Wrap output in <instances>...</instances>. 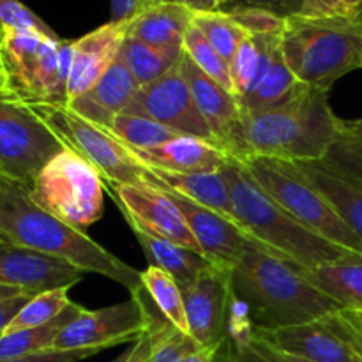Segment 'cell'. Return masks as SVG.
I'll return each instance as SVG.
<instances>
[{"label":"cell","mask_w":362,"mask_h":362,"mask_svg":"<svg viewBox=\"0 0 362 362\" xmlns=\"http://www.w3.org/2000/svg\"><path fill=\"white\" fill-rule=\"evenodd\" d=\"M23 293H30V292H25L21 288H14V286H4L0 285V303L7 299H13L16 296H23Z\"/></svg>","instance_id":"48"},{"label":"cell","mask_w":362,"mask_h":362,"mask_svg":"<svg viewBox=\"0 0 362 362\" xmlns=\"http://www.w3.org/2000/svg\"><path fill=\"white\" fill-rule=\"evenodd\" d=\"M85 272L62 258L0 239V285L30 293L71 288Z\"/></svg>","instance_id":"16"},{"label":"cell","mask_w":362,"mask_h":362,"mask_svg":"<svg viewBox=\"0 0 362 362\" xmlns=\"http://www.w3.org/2000/svg\"><path fill=\"white\" fill-rule=\"evenodd\" d=\"M214 2H216V7H218V11H219L226 2H228V0H214Z\"/></svg>","instance_id":"53"},{"label":"cell","mask_w":362,"mask_h":362,"mask_svg":"<svg viewBox=\"0 0 362 362\" xmlns=\"http://www.w3.org/2000/svg\"><path fill=\"white\" fill-rule=\"evenodd\" d=\"M122 113L147 117L184 136L200 138L209 144L218 145L194 103L193 92L180 66V59L161 78L144 87H138Z\"/></svg>","instance_id":"13"},{"label":"cell","mask_w":362,"mask_h":362,"mask_svg":"<svg viewBox=\"0 0 362 362\" xmlns=\"http://www.w3.org/2000/svg\"><path fill=\"white\" fill-rule=\"evenodd\" d=\"M283 2L286 4V7H288L290 13H292V14L299 13L300 6H303V0H283Z\"/></svg>","instance_id":"50"},{"label":"cell","mask_w":362,"mask_h":362,"mask_svg":"<svg viewBox=\"0 0 362 362\" xmlns=\"http://www.w3.org/2000/svg\"><path fill=\"white\" fill-rule=\"evenodd\" d=\"M299 271L339 306L362 313V255L350 253L315 269L299 267Z\"/></svg>","instance_id":"26"},{"label":"cell","mask_w":362,"mask_h":362,"mask_svg":"<svg viewBox=\"0 0 362 362\" xmlns=\"http://www.w3.org/2000/svg\"><path fill=\"white\" fill-rule=\"evenodd\" d=\"M156 2H170V0H140V9L144 6H148V4H156ZM138 9V11H140Z\"/></svg>","instance_id":"52"},{"label":"cell","mask_w":362,"mask_h":362,"mask_svg":"<svg viewBox=\"0 0 362 362\" xmlns=\"http://www.w3.org/2000/svg\"><path fill=\"white\" fill-rule=\"evenodd\" d=\"M193 23L200 28L202 34L216 48V52L228 64L232 62V59L235 57L237 49L243 45L244 39L250 35L223 11L194 13Z\"/></svg>","instance_id":"34"},{"label":"cell","mask_w":362,"mask_h":362,"mask_svg":"<svg viewBox=\"0 0 362 362\" xmlns=\"http://www.w3.org/2000/svg\"><path fill=\"white\" fill-rule=\"evenodd\" d=\"M186 362H235V345L228 334L211 346H200Z\"/></svg>","instance_id":"41"},{"label":"cell","mask_w":362,"mask_h":362,"mask_svg":"<svg viewBox=\"0 0 362 362\" xmlns=\"http://www.w3.org/2000/svg\"><path fill=\"white\" fill-rule=\"evenodd\" d=\"M170 2L180 4V6L187 7L193 13H211V11H218L214 0H170Z\"/></svg>","instance_id":"47"},{"label":"cell","mask_w":362,"mask_h":362,"mask_svg":"<svg viewBox=\"0 0 362 362\" xmlns=\"http://www.w3.org/2000/svg\"><path fill=\"white\" fill-rule=\"evenodd\" d=\"M322 161L362 182V119L341 120V127Z\"/></svg>","instance_id":"33"},{"label":"cell","mask_w":362,"mask_h":362,"mask_svg":"<svg viewBox=\"0 0 362 362\" xmlns=\"http://www.w3.org/2000/svg\"><path fill=\"white\" fill-rule=\"evenodd\" d=\"M66 151L59 136L23 103L0 95V173L30 186L42 168Z\"/></svg>","instance_id":"11"},{"label":"cell","mask_w":362,"mask_h":362,"mask_svg":"<svg viewBox=\"0 0 362 362\" xmlns=\"http://www.w3.org/2000/svg\"><path fill=\"white\" fill-rule=\"evenodd\" d=\"M73 41L0 27V95L34 105H67Z\"/></svg>","instance_id":"6"},{"label":"cell","mask_w":362,"mask_h":362,"mask_svg":"<svg viewBox=\"0 0 362 362\" xmlns=\"http://www.w3.org/2000/svg\"><path fill=\"white\" fill-rule=\"evenodd\" d=\"M106 186L113 193L124 219H131L161 239L202 253L200 244L191 233L186 219L175 204L166 197L165 191L151 186H120V184H106Z\"/></svg>","instance_id":"15"},{"label":"cell","mask_w":362,"mask_h":362,"mask_svg":"<svg viewBox=\"0 0 362 362\" xmlns=\"http://www.w3.org/2000/svg\"><path fill=\"white\" fill-rule=\"evenodd\" d=\"M101 350L95 349H81V350H42V352L28 354V356L18 357V359L7 361V362H80L88 357L95 356Z\"/></svg>","instance_id":"40"},{"label":"cell","mask_w":362,"mask_h":362,"mask_svg":"<svg viewBox=\"0 0 362 362\" xmlns=\"http://www.w3.org/2000/svg\"><path fill=\"white\" fill-rule=\"evenodd\" d=\"M129 359H131V349L127 350V352L120 354V356L117 357V359H113L112 362H129Z\"/></svg>","instance_id":"51"},{"label":"cell","mask_w":362,"mask_h":362,"mask_svg":"<svg viewBox=\"0 0 362 362\" xmlns=\"http://www.w3.org/2000/svg\"><path fill=\"white\" fill-rule=\"evenodd\" d=\"M303 87L304 85H300L292 74V71L288 69L281 48L278 46L274 57H272L271 66H269L265 76L262 78L260 85L247 98H244L239 105L243 112L272 108V106H278L292 99Z\"/></svg>","instance_id":"29"},{"label":"cell","mask_w":362,"mask_h":362,"mask_svg":"<svg viewBox=\"0 0 362 362\" xmlns=\"http://www.w3.org/2000/svg\"><path fill=\"white\" fill-rule=\"evenodd\" d=\"M110 133L122 141L127 148H145L159 147V145L172 141L175 138L184 136L156 120L147 119L141 115H133V113H119L113 117L112 124L108 127Z\"/></svg>","instance_id":"32"},{"label":"cell","mask_w":362,"mask_h":362,"mask_svg":"<svg viewBox=\"0 0 362 362\" xmlns=\"http://www.w3.org/2000/svg\"><path fill=\"white\" fill-rule=\"evenodd\" d=\"M35 293H23V296H16L13 299H7L0 303V338L6 334L7 327L11 325V322L14 320L18 313L23 310L25 304L34 297Z\"/></svg>","instance_id":"44"},{"label":"cell","mask_w":362,"mask_h":362,"mask_svg":"<svg viewBox=\"0 0 362 362\" xmlns=\"http://www.w3.org/2000/svg\"><path fill=\"white\" fill-rule=\"evenodd\" d=\"M194 13L177 2L144 6L126 23V35L159 49L184 52V37Z\"/></svg>","instance_id":"22"},{"label":"cell","mask_w":362,"mask_h":362,"mask_svg":"<svg viewBox=\"0 0 362 362\" xmlns=\"http://www.w3.org/2000/svg\"><path fill=\"white\" fill-rule=\"evenodd\" d=\"M262 343H264V341H262ZM264 345L267 346L269 352H271L272 356H274L279 362H308V361H304V359H299V357H293V356H288V354H285V352H279V350L272 349V346L267 345V343H264Z\"/></svg>","instance_id":"49"},{"label":"cell","mask_w":362,"mask_h":362,"mask_svg":"<svg viewBox=\"0 0 362 362\" xmlns=\"http://www.w3.org/2000/svg\"><path fill=\"white\" fill-rule=\"evenodd\" d=\"M279 35H247L230 62L233 95L237 101L251 94L267 73L274 52L279 46Z\"/></svg>","instance_id":"27"},{"label":"cell","mask_w":362,"mask_h":362,"mask_svg":"<svg viewBox=\"0 0 362 362\" xmlns=\"http://www.w3.org/2000/svg\"><path fill=\"white\" fill-rule=\"evenodd\" d=\"M126 39V23H106L73 41L67 78V103L90 90L119 57Z\"/></svg>","instance_id":"19"},{"label":"cell","mask_w":362,"mask_h":362,"mask_svg":"<svg viewBox=\"0 0 362 362\" xmlns=\"http://www.w3.org/2000/svg\"><path fill=\"white\" fill-rule=\"evenodd\" d=\"M336 209L362 243V182L324 161L292 163Z\"/></svg>","instance_id":"24"},{"label":"cell","mask_w":362,"mask_h":362,"mask_svg":"<svg viewBox=\"0 0 362 362\" xmlns=\"http://www.w3.org/2000/svg\"><path fill=\"white\" fill-rule=\"evenodd\" d=\"M221 173L237 219L255 244L303 269H315L350 255L292 218L265 193L243 161L228 158Z\"/></svg>","instance_id":"4"},{"label":"cell","mask_w":362,"mask_h":362,"mask_svg":"<svg viewBox=\"0 0 362 362\" xmlns=\"http://www.w3.org/2000/svg\"><path fill=\"white\" fill-rule=\"evenodd\" d=\"M140 9V0H112V23H127Z\"/></svg>","instance_id":"45"},{"label":"cell","mask_w":362,"mask_h":362,"mask_svg":"<svg viewBox=\"0 0 362 362\" xmlns=\"http://www.w3.org/2000/svg\"><path fill=\"white\" fill-rule=\"evenodd\" d=\"M140 278L148 299L156 304L159 313H161L170 324L175 325L179 331L189 334L182 288L179 286V283H177L168 272L161 271V269L158 267H152V265H148L145 271L140 272Z\"/></svg>","instance_id":"31"},{"label":"cell","mask_w":362,"mask_h":362,"mask_svg":"<svg viewBox=\"0 0 362 362\" xmlns=\"http://www.w3.org/2000/svg\"><path fill=\"white\" fill-rule=\"evenodd\" d=\"M67 293H69V288H57L34 296L25 304L23 310L14 317V320L7 327L6 334L7 332L23 331V329L39 327V325L52 322L73 303Z\"/></svg>","instance_id":"36"},{"label":"cell","mask_w":362,"mask_h":362,"mask_svg":"<svg viewBox=\"0 0 362 362\" xmlns=\"http://www.w3.org/2000/svg\"><path fill=\"white\" fill-rule=\"evenodd\" d=\"M230 18L239 25L243 30L251 35H274L281 34L285 27V18L279 14L271 13L267 9H257V7H244V9L226 11Z\"/></svg>","instance_id":"38"},{"label":"cell","mask_w":362,"mask_h":362,"mask_svg":"<svg viewBox=\"0 0 362 362\" xmlns=\"http://www.w3.org/2000/svg\"><path fill=\"white\" fill-rule=\"evenodd\" d=\"M151 350H152V336L151 331L145 332L134 345L131 346V359L129 362H148L151 361Z\"/></svg>","instance_id":"46"},{"label":"cell","mask_w":362,"mask_h":362,"mask_svg":"<svg viewBox=\"0 0 362 362\" xmlns=\"http://www.w3.org/2000/svg\"><path fill=\"white\" fill-rule=\"evenodd\" d=\"M145 288L131 293V299L103 310H83L67 324L55 339V350H105L122 343L138 341L148 332L154 311L145 300Z\"/></svg>","instance_id":"12"},{"label":"cell","mask_w":362,"mask_h":362,"mask_svg":"<svg viewBox=\"0 0 362 362\" xmlns=\"http://www.w3.org/2000/svg\"><path fill=\"white\" fill-rule=\"evenodd\" d=\"M80 304L71 303L62 313L52 322L39 327L23 329V331L7 332L0 338V362H7L18 359V357L28 356V354L42 352V350H49L62 332V329L67 324L74 320L78 315L83 311Z\"/></svg>","instance_id":"28"},{"label":"cell","mask_w":362,"mask_h":362,"mask_svg":"<svg viewBox=\"0 0 362 362\" xmlns=\"http://www.w3.org/2000/svg\"><path fill=\"white\" fill-rule=\"evenodd\" d=\"M136 88V80L119 53L101 80L90 90L67 103V106L83 119L108 129L113 117L127 108Z\"/></svg>","instance_id":"21"},{"label":"cell","mask_w":362,"mask_h":362,"mask_svg":"<svg viewBox=\"0 0 362 362\" xmlns=\"http://www.w3.org/2000/svg\"><path fill=\"white\" fill-rule=\"evenodd\" d=\"M151 187H161L179 193L204 207L212 209L240 226L233 207L228 184L221 172L216 173H172L166 170L148 168ZM243 228V226H240Z\"/></svg>","instance_id":"23"},{"label":"cell","mask_w":362,"mask_h":362,"mask_svg":"<svg viewBox=\"0 0 362 362\" xmlns=\"http://www.w3.org/2000/svg\"><path fill=\"white\" fill-rule=\"evenodd\" d=\"M134 158L147 168L172 173H216L221 172L230 156L221 147L193 136H179L159 147L129 148Z\"/></svg>","instance_id":"20"},{"label":"cell","mask_w":362,"mask_h":362,"mask_svg":"<svg viewBox=\"0 0 362 362\" xmlns=\"http://www.w3.org/2000/svg\"><path fill=\"white\" fill-rule=\"evenodd\" d=\"M341 127L329 105V90L303 87L292 99L257 112H243L233 158L322 161Z\"/></svg>","instance_id":"3"},{"label":"cell","mask_w":362,"mask_h":362,"mask_svg":"<svg viewBox=\"0 0 362 362\" xmlns=\"http://www.w3.org/2000/svg\"><path fill=\"white\" fill-rule=\"evenodd\" d=\"M184 52H170V49H159L151 45L138 41V39L126 35L120 48V57L129 67L131 74L136 80L138 87L158 80L163 74L168 73Z\"/></svg>","instance_id":"30"},{"label":"cell","mask_w":362,"mask_h":362,"mask_svg":"<svg viewBox=\"0 0 362 362\" xmlns=\"http://www.w3.org/2000/svg\"><path fill=\"white\" fill-rule=\"evenodd\" d=\"M235 362H279L260 339L235 346Z\"/></svg>","instance_id":"42"},{"label":"cell","mask_w":362,"mask_h":362,"mask_svg":"<svg viewBox=\"0 0 362 362\" xmlns=\"http://www.w3.org/2000/svg\"><path fill=\"white\" fill-rule=\"evenodd\" d=\"M163 191L184 216L191 233L200 244L202 253L214 264L223 265V267H232L239 262L246 247L250 244H255L239 225L230 221L219 212L204 207V205L170 189Z\"/></svg>","instance_id":"17"},{"label":"cell","mask_w":362,"mask_h":362,"mask_svg":"<svg viewBox=\"0 0 362 362\" xmlns=\"http://www.w3.org/2000/svg\"><path fill=\"white\" fill-rule=\"evenodd\" d=\"M105 180L76 152L62 151L30 184L32 200L73 228L85 230L105 211Z\"/></svg>","instance_id":"8"},{"label":"cell","mask_w":362,"mask_h":362,"mask_svg":"<svg viewBox=\"0 0 362 362\" xmlns=\"http://www.w3.org/2000/svg\"><path fill=\"white\" fill-rule=\"evenodd\" d=\"M184 52L207 76H211L212 80H216L221 87H225L226 90L233 94L230 64L216 52L214 46L207 41V37L202 34V30L194 23H191L186 32Z\"/></svg>","instance_id":"35"},{"label":"cell","mask_w":362,"mask_h":362,"mask_svg":"<svg viewBox=\"0 0 362 362\" xmlns=\"http://www.w3.org/2000/svg\"><path fill=\"white\" fill-rule=\"evenodd\" d=\"M279 48L300 85L331 90L336 80L362 69V13L352 18L286 16Z\"/></svg>","instance_id":"5"},{"label":"cell","mask_w":362,"mask_h":362,"mask_svg":"<svg viewBox=\"0 0 362 362\" xmlns=\"http://www.w3.org/2000/svg\"><path fill=\"white\" fill-rule=\"evenodd\" d=\"M189 336L200 346H211L228 334L230 267L212 265L197 281L182 290Z\"/></svg>","instance_id":"14"},{"label":"cell","mask_w":362,"mask_h":362,"mask_svg":"<svg viewBox=\"0 0 362 362\" xmlns=\"http://www.w3.org/2000/svg\"><path fill=\"white\" fill-rule=\"evenodd\" d=\"M243 163L265 193L300 225L350 253L362 255L359 237L292 163L272 158H250Z\"/></svg>","instance_id":"7"},{"label":"cell","mask_w":362,"mask_h":362,"mask_svg":"<svg viewBox=\"0 0 362 362\" xmlns=\"http://www.w3.org/2000/svg\"><path fill=\"white\" fill-rule=\"evenodd\" d=\"M180 66L187 78L191 92H193L194 103L200 110L202 117L207 122L209 129L214 134L219 147L233 158L239 140L240 122H243V108L232 92L212 80L204 73L186 52L180 55Z\"/></svg>","instance_id":"18"},{"label":"cell","mask_w":362,"mask_h":362,"mask_svg":"<svg viewBox=\"0 0 362 362\" xmlns=\"http://www.w3.org/2000/svg\"><path fill=\"white\" fill-rule=\"evenodd\" d=\"M30 108L62 140L66 148L80 154L98 170L105 184L151 186L147 166L108 129L83 119L67 105H34Z\"/></svg>","instance_id":"9"},{"label":"cell","mask_w":362,"mask_h":362,"mask_svg":"<svg viewBox=\"0 0 362 362\" xmlns=\"http://www.w3.org/2000/svg\"><path fill=\"white\" fill-rule=\"evenodd\" d=\"M255 338L308 362H362V313L341 308L303 325L257 331Z\"/></svg>","instance_id":"10"},{"label":"cell","mask_w":362,"mask_h":362,"mask_svg":"<svg viewBox=\"0 0 362 362\" xmlns=\"http://www.w3.org/2000/svg\"><path fill=\"white\" fill-rule=\"evenodd\" d=\"M362 13V0H303L299 13L308 18H352Z\"/></svg>","instance_id":"39"},{"label":"cell","mask_w":362,"mask_h":362,"mask_svg":"<svg viewBox=\"0 0 362 362\" xmlns=\"http://www.w3.org/2000/svg\"><path fill=\"white\" fill-rule=\"evenodd\" d=\"M228 336L233 345L253 341L257 331L303 325L341 310L338 303L278 255L250 244L230 267Z\"/></svg>","instance_id":"1"},{"label":"cell","mask_w":362,"mask_h":362,"mask_svg":"<svg viewBox=\"0 0 362 362\" xmlns=\"http://www.w3.org/2000/svg\"><path fill=\"white\" fill-rule=\"evenodd\" d=\"M0 239L62 258L83 272H94L126 286L129 293L144 288L140 271L92 240L83 230L66 225L39 207L30 186L0 173Z\"/></svg>","instance_id":"2"},{"label":"cell","mask_w":362,"mask_h":362,"mask_svg":"<svg viewBox=\"0 0 362 362\" xmlns=\"http://www.w3.org/2000/svg\"><path fill=\"white\" fill-rule=\"evenodd\" d=\"M244 7L267 9V11H271V13L279 14V16H283V18L292 16V13H290V9L286 7V4L283 2V0H228V2H226L219 11L226 13V11L244 9Z\"/></svg>","instance_id":"43"},{"label":"cell","mask_w":362,"mask_h":362,"mask_svg":"<svg viewBox=\"0 0 362 362\" xmlns=\"http://www.w3.org/2000/svg\"><path fill=\"white\" fill-rule=\"evenodd\" d=\"M126 221L129 228L133 230L138 243H140L141 250H144L145 257L148 260V265L168 272L182 290L193 285L198 276L209 271L212 265H218L209 260L200 251L161 239V237L144 230L131 219H126Z\"/></svg>","instance_id":"25"},{"label":"cell","mask_w":362,"mask_h":362,"mask_svg":"<svg viewBox=\"0 0 362 362\" xmlns=\"http://www.w3.org/2000/svg\"><path fill=\"white\" fill-rule=\"evenodd\" d=\"M0 27L16 28L25 32H37L46 37L59 39L49 25H46L34 11L28 9L20 0H0Z\"/></svg>","instance_id":"37"}]
</instances>
